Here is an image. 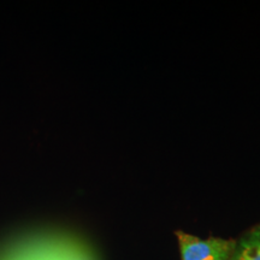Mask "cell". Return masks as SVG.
<instances>
[{
  "label": "cell",
  "mask_w": 260,
  "mask_h": 260,
  "mask_svg": "<svg viewBox=\"0 0 260 260\" xmlns=\"http://www.w3.org/2000/svg\"><path fill=\"white\" fill-rule=\"evenodd\" d=\"M0 260H95L86 245L60 234H37L10 243Z\"/></svg>",
  "instance_id": "6da1fadb"
},
{
  "label": "cell",
  "mask_w": 260,
  "mask_h": 260,
  "mask_svg": "<svg viewBox=\"0 0 260 260\" xmlns=\"http://www.w3.org/2000/svg\"><path fill=\"white\" fill-rule=\"evenodd\" d=\"M229 260H260V225L236 241Z\"/></svg>",
  "instance_id": "3957f363"
},
{
  "label": "cell",
  "mask_w": 260,
  "mask_h": 260,
  "mask_svg": "<svg viewBox=\"0 0 260 260\" xmlns=\"http://www.w3.org/2000/svg\"><path fill=\"white\" fill-rule=\"evenodd\" d=\"M181 260H229L235 248V240L211 239L201 240L198 236L177 232Z\"/></svg>",
  "instance_id": "7a4b0ae2"
}]
</instances>
